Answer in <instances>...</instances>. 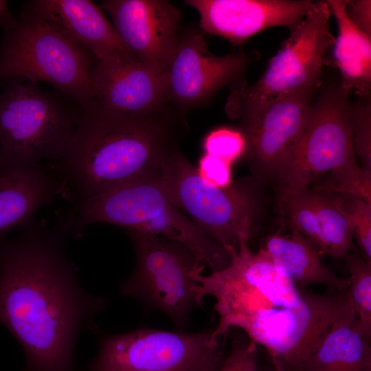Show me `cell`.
<instances>
[{
	"instance_id": "obj_17",
	"label": "cell",
	"mask_w": 371,
	"mask_h": 371,
	"mask_svg": "<svg viewBox=\"0 0 371 371\" xmlns=\"http://www.w3.org/2000/svg\"><path fill=\"white\" fill-rule=\"evenodd\" d=\"M90 87L92 100L113 111L139 113L170 104L168 73L157 74L142 63L96 60Z\"/></svg>"
},
{
	"instance_id": "obj_5",
	"label": "cell",
	"mask_w": 371,
	"mask_h": 371,
	"mask_svg": "<svg viewBox=\"0 0 371 371\" xmlns=\"http://www.w3.org/2000/svg\"><path fill=\"white\" fill-rule=\"evenodd\" d=\"M349 94L338 86L315 100L301 137L274 181L279 194L308 188L328 173L321 187L345 192L359 186L367 174L357 160L350 122Z\"/></svg>"
},
{
	"instance_id": "obj_3",
	"label": "cell",
	"mask_w": 371,
	"mask_h": 371,
	"mask_svg": "<svg viewBox=\"0 0 371 371\" xmlns=\"http://www.w3.org/2000/svg\"><path fill=\"white\" fill-rule=\"evenodd\" d=\"M183 116L171 104L139 113L110 110L93 100L79 105L67 149L54 165L63 196L77 203L154 177L188 133Z\"/></svg>"
},
{
	"instance_id": "obj_4",
	"label": "cell",
	"mask_w": 371,
	"mask_h": 371,
	"mask_svg": "<svg viewBox=\"0 0 371 371\" xmlns=\"http://www.w3.org/2000/svg\"><path fill=\"white\" fill-rule=\"evenodd\" d=\"M0 80L45 82L80 106L92 101L90 72L96 58L59 25L25 4L18 19L0 1Z\"/></svg>"
},
{
	"instance_id": "obj_6",
	"label": "cell",
	"mask_w": 371,
	"mask_h": 371,
	"mask_svg": "<svg viewBox=\"0 0 371 371\" xmlns=\"http://www.w3.org/2000/svg\"><path fill=\"white\" fill-rule=\"evenodd\" d=\"M71 234L106 223L179 242L212 271L229 262L228 251L175 207L151 177L135 180L79 203L69 213Z\"/></svg>"
},
{
	"instance_id": "obj_9",
	"label": "cell",
	"mask_w": 371,
	"mask_h": 371,
	"mask_svg": "<svg viewBox=\"0 0 371 371\" xmlns=\"http://www.w3.org/2000/svg\"><path fill=\"white\" fill-rule=\"evenodd\" d=\"M331 15L325 1L315 3L305 17L290 30L265 71L252 85L239 80L232 85L225 105L231 119H245L276 98L298 89L321 85L326 52L335 37L330 30Z\"/></svg>"
},
{
	"instance_id": "obj_28",
	"label": "cell",
	"mask_w": 371,
	"mask_h": 371,
	"mask_svg": "<svg viewBox=\"0 0 371 371\" xmlns=\"http://www.w3.org/2000/svg\"><path fill=\"white\" fill-rule=\"evenodd\" d=\"M199 176L218 188H227L232 183V164L218 157L205 154L196 168Z\"/></svg>"
},
{
	"instance_id": "obj_26",
	"label": "cell",
	"mask_w": 371,
	"mask_h": 371,
	"mask_svg": "<svg viewBox=\"0 0 371 371\" xmlns=\"http://www.w3.org/2000/svg\"><path fill=\"white\" fill-rule=\"evenodd\" d=\"M203 147L206 154L232 164L244 155L246 141L240 130L221 127L208 133L204 139Z\"/></svg>"
},
{
	"instance_id": "obj_23",
	"label": "cell",
	"mask_w": 371,
	"mask_h": 371,
	"mask_svg": "<svg viewBox=\"0 0 371 371\" xmlns=\"http://www.w3.org/2000/svg\"><path fill=\"white\" fill-rule=\"evenodd\" d=\"M349 271V295L357 326L371 339V263L350 252L344 258Z\"/></svg>"
},
{
	"instance_id": "obj_21",
	"label": "cell",
	"mask_w": 371,
	"mask_h": 371,
	"mask_svg": "<svg viewBox=\"0 0 371 371\" xmlns=\"http://www.w3.org/2000/svg\"><path fill=\"white\" fill-rule=\"evenodd\" d=\"M336 19L338 35L333 45V65L341 75L339 86L359 98H370L371 37L361 31L348 18L346 0L325 1Z\"/></svg>"
},
{
	"instance_id": "obj_14",
	"label": "cell",
	"mask_w": 371,
	"mask_h": 371,
	"mask_svg": "<svg viewBox=\"0 0 371 371\" xmlns=\"http://www.w3.org/2000/svg\"><path fill=\"white\" fill-rule=\"evenodd\" d=\"M120 38L135 57L157 74L167 72L180 34L181 12L164 0H106Z\"/></svg>"
},
{
	"instance_id": "obj_27",
	"label": "cell",
	"mask_w": 371,
	"mask_h": 371,
	"mask_svg": "<svg viewBox=\"0 0 371 371\" xmlns=\"http://www.w3.org/2000/svg\"><path fill=\"white\" fill-rule=\"evenodd\" d=\"M257 346L250 341H234L229 355L216 371H258Z\"/></svg>"
},
{
	"instance_id": "obj_18",
	"label": "cell",
	"mask_w": 371,
	"mask_h": 371,
	"mask_svg": "<svg viewBox=\"0 0 371 371\" xmlns=\"http://www.w3.org/2000/svg\"><path fill=\"white\" fill-rule=\"evenodd\" d=\"M59 25L96 60L140 63L127 48L100 7L89 0H34L26 3Z\"/></svg>"
},
{
	"instance_id": "obj_29",
	"label": "cell",
	"mask_w": 371,
	"mask_h": 371,
	"mask_svg": "<svg viewBox=\"0 0 371 371\" xmlns=\"http://www.w3.org/2000/svg\"><path fill=\"white\" fill-rule=\"evenodd\" d=\"M346 12L350 21L371 37V1H346Z\"/></svg>"
},
{
	"instance_id": "obj_15",
	"label": "cell",
	"mask_w": 371,
	"mask_h": 371,
	"mask_svg": "<svg viewBox=\"0 0 371 371\" xmlns=\"http://www.w3.org/2000/svg\"><path fill=\"white\" fill-rule=\"evenodd\" d=\"M200 15L204 33L241 44L266 29L290 30L305 17L315 2L310 0H187Z\"/></svg>"
},
{
	"instance_id": "obj_10",
	"label": "cell",
	"mask_w": 371,
	"mask_h": 371,
	"mask_svg": "<svg viewBox=\"0 0 371 371\" xmlns=\"http://www.w3.org/2000/svg\"><path fill=\"white\" fill-rule=\"evenodd\" d=\"M136 254L131 276L121 294L133 297L166 314L179 327L184 326L193 307H203L194 274L205 265L184 245L140 231L124 229Z\"/></svg>"
},
{
	"instance_id": "obj_16",
	"label": "cell",
	"mask_w": 371,
	"mask_h": 371,
	"mask_svg": "<svg viewBox=\"0 0 371 371\" xmlns=\"http://www.w3.org/2000/svg\"><path fill=\"white\" fill-rule=\"evenodd\" d=\"M281 214L324 255L339 260L354 249L352 228L339 194L308 188L279 194Z\"/></svg>"
},
{
	"instance_id": "obj_13",
	"label": "cell",
	"mask_w": 371,
	"mask_h": 371,
	"mask_svg": "<svg viewBox=\"0 0 371 371\" xmlns=\"http://www.w3.org/2000/svg\"><path fill=\"white\" fill-rule=\"evenodd\" d=\"M203 32L190 28L179 34L169 67L168 100L181 114L207 102L221 88L240 80L250 61L243 52L218 56L206 47Z\"/></svg>"
},
{
	"instance_id": "obj_19",
	"label": "cell",
	"mask_w": 371,
	"mask_h": 371,
	"mask_svg": "<svg viewBox=\"0 0 371 371\" xmlns=\"http://www.w3.org/2000/svg\"><path fill=\"white\" fill-rule=\"evenodd\" d=\"M63 192V182L54 166L5 169L0 174V239L14 227L34 221L37 211Z\"/></svg>"
},
{
	"instance_id": "obj_12",
	"label": "cell",
	"mask_w": 371,
	"mask_h": 371,
	"mask_svg": "<svg viewBox=\"0 0 371 371\" xmlns=\"http://www.w3.org/2000/svg\"><path fill=\"white\" fill-rule=\"evenodd\" d=\"M317 89L281 95L240 120L246 141L244 155L258 180L274 181L302 134Z\"/></svg>"
},
{
	"instance_id": "obj_20",
	"label": "cell",
	"mask_w": 371,
	"mask_h": 371,
	"mask_svg": "<svg viewBox=\"0 0 371 371\" xmlns=\"http://www.w3.org/2000/svg\"><path fill=\"white\" fill-rule=\"evenodd\" d=\"M268 257L297 284L326 286L328 291L347 289L348 279L337 276L323 262L324 254L309 240L291 228L288 234L269 236L261 246Z\"/></svg>"
},
{
	"instance_id": "obj_1",
	"label": "cell",
	"mask_w": 371,
	"mask_h": 371,
	"mask_svg": "<svg viewBox=\"0 0 371 371\" xmlns=\"http://www.w3.org/2000/svg\"><path fill=\"white\" fill-rule=\"evenodd\" d=\"M66 216L35 222L12 240L0 239V323L21 346L23 371H73L76 341L98 330L106 300L85 291L64 249Z\"/></svg>"
},
{
	"instance_id": "obj_8",
	"label": "cell",
	"mask_w": 371,
	"mask_h": 371,
	"mask_svg": "<svg viewBox=\"0 0 371 371\" xmlns=\"http://www.w3.org/2000/svg\"><path fill=\"white\" fill-rule=\"evenodd\" d=\"M171 203L217 243L238 248L257 227L260 201L253 182L218 188L203 180L181 153L174 152L153 177Z\"/></svg>"
},
{
	"instance_id": "obj_30",
	"label": "cell",
	"mask_w": 371,
	"mask_h": 371,
	"mask_svg": "<svg viewBox=\"0 0 371 371\" xmlns=\"http://www.w3.org/2000/svg\"><path fill=\"white\" fill-rule=\"evenodd\" d=\"M5 169L4 161L0 149V174Z\"/></svg>"
},
{
	"instance_id": "obj_24",
	"label": "cell",
	"mask_w": 371,
	"mask_h": 371,
	"mask_svg": "<svg viewBox=\"0 0 371 371\" xmlns=\"http://www.w3.org/2000/svg\"><path fill=\"white\" fill-rule=\"evenodd\" d=\"M350 122L356 156L361 168L371 170V104L370 98H359L352 104Z\"/></svg>"
},
{
	"instance_id": "obj_25",
	"label": "cell",
	"mask_w": 371,
	"mask_h": 371,
	"mask_svg": "<svg viewBox=\"0 0 371 371\" xmlns=\"http://www.w3.org/2000/svg\"><path fill=\"white\" fill-rule=\"evenodd\" d=\"M339 195L352 225L353 237L363 257L371 263V203L355 196Z\"/></svg>"
},
{
	"instance_id": "obj_2",
	"label": "cell",
	"mask_w": 371,
	"mask_h": 371,
	"mask_svg": "<svg viewBox=\"0 0 371 371\" xmlns=\"http://www.w3.org/2000/svg\"><path fill=\"white\" fill-rule=\"evenodd\" d=\"M243 240L227 247L229 262L208 276L194 273L196 292L216 300L219 321L211 339L218 341L231 328L243 330L249 341L265 348L273 368L294 371L314 351L337 320L355 313L348 288L317 293L294 282L260 247L251 251Z\"/></svg>"
},
{
	"instance_id": "obj_31",
	"label": "cell",
	"mask_w": 371,
	"mask_h": 371,
	"mask_svg": "<svg viewBox=\"0 0 371 371\" xmlns=\"http://www.w3.org/2000/svg\"><path fill=\"white\" fill-rule=\"evenodd\" d=\"M273 371H293V370L280 368H273Z\"/></svg>"
},
{
	"instance_id": "obj_7",
	"label": "cell",
	"mask_w": 371,
	"mask_h": 371,
	"mask_svg": "<svg viewBox=\"0 0 371 371\" xmlns=\"http://www.w3.org/2000/svg\"><path fill=\"white\" fill-rule=\"evenodd\" d=\"M58 93L11 80L0 93V149L6 170L65 155L78 115Z\"/></svg>"
},
{
	"instance_id": "obj_11",
	"label": "cell",
	"mask_w": 371,
	"mask_h": 371,
	"mask_svg": "<svg viewBox=\"0 0 371 371\" xmlns=\"http://www.w3.org/2000/svg\"><path fill=\"white\" fill-rule=\"evenodd\" d=\"M212 332L139 329L100 339L90 371H216L225 357Z\"/></svg>"
},
{
	"instance_id": "obj_22",
	"label": "cell",
	"mask_w": 371,
	"mask_h": 371,
	"mask_svg": "<svg viewBox=\"0 0 371 371\" xmlns=\"http://www.w3.org/2000/svg\"><path fill=\"white\" fill-rule=\"evenodd\" d=\"M294 371H371L370 339L359 329L355 313L336 321Z\"/></svg>"
}]
</instances>
